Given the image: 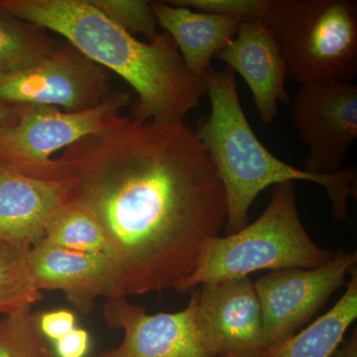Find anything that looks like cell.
<instances>
[{
  "instance_id": "1",
  "label": "cell",
  "mask_w": 357,
  "mask_h": 357,
  "mask_svg": "<svg viewBox=\"0 0 357 357\" xmlns=\"http://www.w3.org/2000/svg\"><path fill=\"white\" fill-rule=\"evenodd\" d=\"M54 160L70 201L105 232L119 297L175 288L227 222L222 182L184 122L117 114Z\"/></svg>"
},
{
  "instance_id": "2",
  "label": "cell",
  "mask_w": 357,
  "mask_h": 357,
  "mask_svg": "<svg viewBox=\"0 0 357 357\" xmlns=\"http://www.w3.org/2000/svg\"><path fill=\"white\" fill-rule=\"evenodd\" d=\"M9 13L73 45L119 75L137 93L129 119L139 123L184 122L206 95L204 77L185 67L168 33L142 42L96 8L89 0H0Z\"/></svg>"
},
{
  "instance_id": "3",
  "label": "cell",
  "mask_w": 357,
  "mask_h": 357,
  "mask_svg": "<svg viewBox=\"0 0 357 357\" xmlns=\"http://www.w3.org/2000/svg\"><path fill=\"white\" fill-rule=\"evenodd\" d=\"M211 112L195 131L225 189L227 234L248 222V211L265 189L282 183L305 181L325 188L340 220H349V199L356 196V170L347 167L332 175H314L295 168L269 151L251 128L239 100L236 73L211 67L204 76Z\"/></svg>"
},
{
  "instance_id": "4",
  "label": "cell",
  "mask_w": 357,
  "mask_h": 357,
  "mask_svg": "<svg viewBox=\"0 0 357 357\" xmlns=\"http://www.w3.org/2000/svg\"><path fill=\"white\" fill-rule=\"evenodd\" d=\"M332 256L305 229L294 182L282 183L272 187L271 199L261 217L236 234L215 237L195 271L174 290L192 292L204 284L243 278L262 270L312 269Z\"/></svg>"
},
{
  "instance_id": "5",
  "label": "cell",
  "mask_w": 357,
  "mask_h": 357,
  "mask_svg": "<svg viewBox=\"0 0 357 357\" xmlns=\"http://www.w3.org/2000/svg\"><path fill=\"white\" fill-rule=\"evenodd\" d=\"M263 21L296 83L356 79V0H271Z\"/></svg>"
},
{
  "instance_id": "6",
  "label": "cell",
  "mask_w": 357,
  "mask_h": 357,
  "mask_svg": "<svg viewBox=\"0 0 357 357\" xmlns=\"http://www.w3.org/2000/svg\"><path fill=\"white\" fill-rule=\"evenodd\" d=\"M130 98V93L114 91L96 109L82 112H66L42 105L18 107L17 121L0 128V163L28 177L58 181L52 156L100 130L112 117L121 114Z\"/></svg>"
},
{
  "instance_id": "7",
  "label": "cell",
  "mask_w": 357,
  "mask_h": 357,
  "mask_svg": "<svg viewBox=\"0 0 357 357\" xmlns=\"http://www.w3.org/2000/svg\"><path fill=\"white\" fill-rule=\"evenodd\" d=\"M109 70L67 41L21 69L0 76V105H42L66 112L96 109L112 93Z\"/></svg>"
},
{
  "instance_id": "8",
  "label": "cell",
  "mask_w": 357,
  "mask_h": 357,
  "mask_svg": "<svg viewBox=\"0 0 357 357\" xmlns=\"http://www.w3.org/2000/svg\"><path fill=\"white\" fill-rule=\"evenodd\" d=\"M357 252L337 250L321 266L277 270L255 283L261 307L265 349L311 321L356 267Z\"/></svg>"
},
{
  "instance_id": "9",
  "label": "cell",
  "mask_w": 357,
  "mask_h": 357,
  "mask_svg": "<svg viewBox=\"0 0 357 357\" xmlns=\"http://www.w3.org/2000/svg\"><path fill=\"white\" fill-rule=\"evenodd\" d=\"M294 126L309 153L303 170L332 175L342 164L357 137V86L354 82L301 84L292 102Z\"/></svg>"
},
{
  "instance_id": "10",
  "label": "cell",
  "mask_w": 357,
  "mask_h": 357,
  "mask_svg": "<svg viewBox=\"0 0 357 357\" xmlns=\"http://www.w3.org/2000/svg\"><path fill=\"white\" fill-rule=\"evenodd\" d=\"M192 291L199 337L211 356H261L265 351L261 307L249 277L204 284Z\"/></svg>"
},
{
  "instance_id": "11",
  "label": "cell",
  "mask_w": 357,
  "mask_h": 357,
  "mask_svg": "<svg viewBox=\"0 0 357 357\" xmlns=\"http://www.w3.org/2000/svg\"><path fill=\"white\" fill-rule=\"evenodd\" d=\"M107 325L123 332L119 347L93 357H213L196 323V294L184 310L148 314L126 297L110 298L103 307Z\"/></svg>"
},
{
  "instance_id": "12",
  "label": "cell",
  "mask_w": 357,
  "mask_h": 357,
  "mask_svg": "<svg viewBox=\"0 0 357 357\" xmlns=\"http://www.w3.org/2000/svg\"><path fill=\"white\" fill-rule=\"evenodd\" d=\"M37 290L62 291L77 312L91 314L98 298H119L114 264L105 255L70 250L42 239L29 252Z\"/></svg>"
},
{
  "instance_id": "13",
  "label": "cell",
  "mask_w": 357,
  "mask_h": 357,
  "mask_svg": "<svg viewBox=\"0 0 357 357\" xmlns=\"http://www.w3.org/2000/svg\"><path fill=\"white\" fill-rule=\"evenodd\" d=\"M243 77L265 124L278 115V102H288L285 66L263 20L241 21L234 38L215 56Z\"/></svg>"
},
{
  "instance_id": "14",
  "label": "cell",
  "mask_w": 357,
  "mask_h": 357,
  "mask_svg": "<svg viewBox=\"0 0 357 357\" xmlns=\"http://www.w3.org/2000/svg\"><path fill=\"white\" fill-rule=\"evenodd\" d=\"M68 201L65 181L33 178L0 163V241L35 245Z\"/></svg>"
},
{
  "instance_id": "15",
  "label": "cell",
  "mask_w": 357,
  "mask_h": 357,
  "mask_svg": "<svg viewBox=\"0 0 357 357\" xmlns=\"http://www.w3.org/2000/svg\"><path fill=\"white\" fill-rule=\"evenodd\" d=\"M157 23L168 33L192 75L204 77L211 59L236 36L241 20L201 13L168 1H151Z\"/></svg>"
},
{
  "instance_id": "16",
  "label": "cell",
  "mask_w": 357,
  "mask_h": 357,
  "mask_svg": "<svg viewBox=\"0 0 357 357\" xmlns=\"http://www.w3.org/2000/svg\"><path fill=\"white\" fill-rule=\"evenodd\" d=\"M347 290L330 311L304 330L267 347L260 357H333L357 318V270H351Z\"/></svg>"
},
{
  "instance_id": "17",
  "label": "cell",
  "mask_w": 357,
  "mask_h": 357,
  "mask_svg": "<svg viewBox=\"0 0 357 357\" xmlns=\"http://www.w3.org/2000/svg\"><path fill=\"white\" fill-rule=\"evenodd\" d=\"M63 42L0 6V76L31 64Z\"/></svg>"
},
{
  "instance_id": "18",
  "label": "cell",
  "mask_w": 357,
  "mask_h": 357,
  "mask_svg": "<svg viewBox=\"0 0 357 357\" xmlns=\"http://www.w3.org/2000/svg\"><path fill=\"white\" fill-rule=\"evenodd\" d=\"M32 246L0 241V314L10 316L31 309L42 299L29 267Z\"/></svg>"
},
{
  "instance_id": "19",
  "label": "cell",
  "mask_w": 357,
  "mask_h": 357,
  "mask_svg": "<svg viewBox=\"0 0 357 357\" xmlns=\"http://www.w3.org/2000/svg\"><path fill=\"white\" fill-rule=\"evenodd\" d=\"M44 239L60 248L107 255L105 232L91 211L68 201L48 225Z\"/></svg>"
},
{
  "instance_id": "20",
  "label": "cell",
  "mask_w": 357,
  "mask_h": 357,
  "mask_svg": "<svg viewBox=\"0 0 357 357\" xmlns=\"http://www.w3.org/2000/svg\"><path fill=\"white\" fill-rule=\"evenodd\" d=\"M0 357H55L40 331L38 314L26 309L0 319Z\"/></svg>"
},
{
  "instance_id": "21",
  "label": "cell",
  "mask_w": 357,
  "mask_h": 357,
  "mask_svg": "<svg viewBox=\"0 0 357 357\" xmlns=\"http://www.w3.org/2000/svg\"><path fill=\"white\" fill-rule=\"evenodd\" d=\"M109 20L131 35L140 34L148 42L159 35L151 1L145 0H89Z\"/></svg>"
},
{
  "instance_id": "22",
  "label": "cell",
  "mask_w": 357,
  "mask_h": 357,
  "mask_svg": "<svg viewBox=\"0 0 357 357\" xmlns=\"http://www.w3.org/2000/svg\"><path fill=\"white\" fill-rule=\"evenodd\" d=\"M168 2L175 6L241 20H263L271 4V0H171Z\"/></svg>"
},
{
  "instance_id": "23",
  "label": "cell",
  "mask_w": 357,
  "mask_h": 357,
  "mask_svg": "<svg viewBox=\"0 0 357 357\" xmlns=\"http://www.w3.org/2000/svg\"><path fill=\"white\" fill-rule=\"evenodd\" d=\"M76 316L69 310H56L38 314L42 335L47 340L55 342L77 328Z\"/></svg>"
},
{
  "instance_id": "24",
  "label": "cell",
  "mask_w": 357,
  "mask_h": 357,
  "mask_svg": "<svg viewBox=\"0 0 357 357\" xmlns=\"http://www.w3.org/2000/svg\"><path fill=\"white\" fill-rule=\"evenodd\" d=\"M91 344L89 333L76 328L54 342V354L58 357H86Z\"/></svg>"
},
{
  "instance_id": "25",
  "label": "cell",
  "mask_w": 357,
  "mask_h": 357,
  "mask_svg": "<svg viewBox=\"0 0 357 357\" xmlns=\"http://www.w3.org/2000/svg\"><path fill=\"white\" fill-rule=\"evenodd\" d=\"M333 357H357V332L354 330V333L344 340L342 345L338 347Z\"/></svg>"
},
{
  "instance_id": "26",
  "label": "cell",
  "mask_w": 357,
  "mask_h": 357,
  "mask_svg": "<svg viewBox=\"0 0 357 357\" xmlns=\"http://www.w3.org/2000/svg\"><path fill=\"white\" fill-rule=\"evenodd\" d=\"M20 110L18 107L14 109L0 105V128L15 123L20 119Z\"/></svg>"
}]
</instances>
